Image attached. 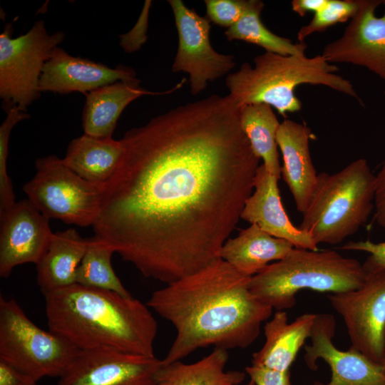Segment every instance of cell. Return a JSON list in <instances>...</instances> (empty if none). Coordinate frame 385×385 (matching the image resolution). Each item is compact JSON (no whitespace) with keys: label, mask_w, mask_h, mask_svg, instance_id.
<instances>
[{"label":"cell","mask_w":385,"mask_h":385,"mask_svg":"<svg viewBox=\"0 0 385 385\" xmlns=\"http://www.w3.org/2000/svg\"><path fill=\"white\" fill-rule=\"evenodd\" d=\"M381 365L382 367L383 373L385 375V329H384V337H383V356H382Z\"/></svg>","instance_id":"37"},{"label":"cell","mask_w":385,"mask_h":385,"mask_svg":"<svg viewBox=\"0 0 385 385\" xmlns=\"http://www.w3.org/2000/svg\"><path fill=\"white\" fill-rule=\"evenodd\" d=\"M38 381L0 359V385H37Z\"/></svg>","instance_id":"35"},{"label":"cell","mask_w":385,"mask_h":385,"mask_svg":"<svg viewBox=\"0 0 385 385\" xmlns=\"http://www.w3.org/2000/svg\"><path fill=\"white\" fill-rule=\"evenodd\" d=\"M336 321L328 313L317 314L310 334L311 344L304 346V361L312 370L323 359L330 367L332 377L326 385H385L381 365L349 348L337 349L333 343ZM309 385H324L315 382Z\"/></svg>","instance_id":"14"},{"label":"cell","mask_w":385,"mask_h":385,"mask_svg":"<svg viewBox=\"0 0 385 385\" xmlns=\"http://www.w3.org/2000/svg\"><path fill=\"white\" fill-rule=\"evenodd\" d=\"M44 296L49 330L79 349L155 356L157 322L146 303L132 295L75 283Z\"/></svg>","instance_id":"3"},{"label":"cell","mask_w":385,"mask_h":385,"mask_svg":"<svg viewBox=\"0 0 385 385\" xmlns=\"http://www.w3.org/2000/svg\"><path fill=\"white\" fill-rule=\"evenodd\" d=\"M12 31L7 24L0 34V97L4 104L16 105L26 112L40 97L43 66L65 34H48L43 20L24 35L11 38Z\"/></svg>","instance_id":"9"},{"label":"cell","mask_w":385,"mask_h":385,"mask_svg":"<svg viewBox=\"0 0 385 385\" xmlns=\"http://www.w3.org/2000/svg\"><path fill=\"white\" fill-rule=\"evenodd\" d=\"M0 276L6 278L19 265H37L53 232L49 220L28 200L16 202L0 215Z\"/></svg>","instance_id":"15"},{"label":"cell","mask_w":385,"mask_h":385,"mask_svg":"<svg viewBox=\"0 0 385 385\" xmlns=\"http://www.w3.org/2000/svg\"><path fill=\"white\" fill-rule=\"evenodd\" d=\"M150 1H146L141 15L133 29L125 34L120 36V45L127 53L138 50L147 39L146 30Z\"/></svg>","instance_id":"32"},{"label":"cell","mask_w":385,"mask_h":385,"mask_svg":"<svg viewBox=\"0 0 385 385\" xmlns=\"http://www.w3.org/2000/svg\"><path fill=\"white\" fill-rule=\"evenodd\" d=\"M317 314L306 313L288 322L284 311H277L264 326L262 347L252 354V364L287 372L310 334Z\"/></svg>","instance_id":"20"},{"label":"cell","mask_w":385,"mask_h":385,"mask_svg":"<svg viewBox=\"0 0 385 385\" xmlns=\"http://www.w3.org/2000/svg\"><path fill=\"white\" fill-rule=\"evenodd\" d=\"M178 34V48L172 66L173 72H186L190 76L191 93L197 95L213 81L235 66L234 56L217 52L210 41V24L181 0H170Z\"/></svg>","instance_id":"11"},{"label":"cell","mask_w":385,"mask_h":385,"mask_svg":"<svg viewBox=\"0 0 385 385\" xmlns=\"http://www.w3.org/2000/svg\"><path fill=\"white\" fill-rule=\"evenodd\" d=\"M341 248L345 250L363 251L369 253L368 257L362 264L366 274L385 270V241L381 242L369 240L349 241Z\"/></svg>","instance_id":"31"},{"label":"cell","mask_w":385,"mask_h":385,"mask_svg":"<svg viewBox=\"0 0 385 385\" xmlns=\"http://www.w3.org/2000/svg\"><path fill=\"white\" fill-rule=\"evenodd\" d=\"M278 180L263 164L259 166L254 179L255 191L245 202L241 219L291 242L294 247L318 250L312 236L294 226L288 217L281 201Z\"/></svg>","instance_id":"17"},{"label":"cell","mask_w":385,"mask_h":385,"mask_svg":"<svg viewBox=\"0 0 385 385\" xmlns=\"http://www.w3.org/2000/svg\"><path fill=\"white\" fill-rule=\"evenodd\" d=\"M384 94L385 95V91H384Z\"/></svg>","instance_id":"40"},{"label":"cell","mask_w":385,"mask_h":385,"mask_svg":"<svg viewBox=\"0 0 385 385\" xmlns=\"http://www.w3.org/2000/svg\"><path fill=\"white\" fill-rule=\"evenodd\" d=\"M134 79L136 73L130 67L118 66L112 68L88 58L73 56L57 46L43 66L39 90L41 93L80 92L86 95L118 81Z\"/></svg>","instance_id":"16"},{"label":"cell","mask_w":385,"mask_h":385,"mask_svg":"<svg viewBox=\"0 0 385 385\" xmlns=\"http://www.w3.org/2000/svg\"><path fill=\"white\" fill-rule=\"evenodd\" d=\"M205 3L208 19L228 29L246 13L252 0H205Z\"/></svg>","instance_id":"30"},{"label":"cell","mask_w":385,"mask_h":385,"mask_svg":"<svg viewBox=\"0 0 385 385\" xmlns=\"http://www.w3.org/2000/svg\"><path fill=\"white\" fill-rule=\"evenodd\" d=\"M294 247L291 242L274 237L252 224L224 243L220 257L240 273L252 277L270 262L284 258Z\"/></svg>","instance_id":"21"},{"label":"cell","mask_w":385,"mask_h":385,"mask_svg":"<svg viewBox=\"0 0 385 385\" xmlns=\"http://www.w3.org/2000/svg\"><path fill=\"white\" fill-rule=\"evenodd\" d=\"M358 8V0H328L321 9L314 13L312 20L299 29L297 34L299 42H304L314 33L323 32L337 24L349 21Z\"/></svg>","instance_id":"29"},{"label":"cell","mask_w":385,"mask_h":385,"mask_svg":"<svg viewBox=\"0 0 385 385\" xmlns=\"http://www.w3.org/2000/svg\"><path fill=\"white\" fill-rule=\"evenodd\" d=\"M342 317L351 346L381 364L385 329V270L367 274L359 288L328 296Z\"/></svg>","instance_id":"10"},{"label":"cell","mask_w":385,"mask_h":385,"mask_svg":"<svg viewBox=\"0 0 385 385\" xmlns=\"http://www.w3.org/2000/svg\"><path fill=\"white\" fill-rule=\"evenodd\" d=\"M374 185L375 175L364 158L336 173H320L298 227L317 245L342 242L367 221L374 207Z\"/></svg>","instance_id":"6"},{"label":"cell","mask_w":385,"mask_h":385,"mask_svg":"<svg viewBox=\"0 0 385 385\" xmlns=\"http://www.w3.org/2000/svg\"><path fill=\"white\" fill-rule=\"evenodd\" d=\"M240 109L213 94L128 130L94 237L167 284L220 259L260 166Z\"/></svg>","instance_id":"1"},{"label":"cell","mask_w":385,"mask_h":385,"mask_svg":"<svg viewBox=\"0 0 385 385\" xmlns=\"http://www.w3.org/2000/svg\"><path fill=\"white\" fill-rule=\"evenodd\" d=\"M81 349L36 325L14 299L0 297V359L36 381L60 378Z\"/></svg>","instance_id":"7"},{"label":"cell","mask_w":385,"mask_h":385,"mask_svg":"<svg viewBox=\"0 0 385 385\" xmlns=\"http://www.w3.org/2000/svg\"><path fill=\"white\" fill-rule=\"evenodd\" d=\"M228 359L227 349L215 348L195 363L176 361L162 365L155 385H239L245 380L246 373L225 371Z\"/></svg>","instance_id":"24"},{"label":"cell","mask_w":385,"mask_h":385,"mask_svg":"<svg viewBox=\"0 0 385 385\" xmlns=\"http://www.w3.org/2000/svg\"><path fill=\"white\" fill-rule=\"evenodd\" d=\"M87 242L73 228L53 233L46 252L36 265L37 284L44 295L76 283Z\"/></svg>","instance_id":"22"},{"label":"cell","mask_w":385,"mask_h":385,"mask_svg":"<svg viewBox=\"0 0 385 385\" xmlns=\"http://www.w3.org/2000/svg\"><path fill=\"white\" fill-rule=\"evenodd\" d=\"M227 75L229 95L240 106L264 103L284 118L302 109L295 89L302 84L323 86L361 102L351 82L336 73L339 68L322 54L314 57L265 52Z\"/></svg>","instance_id":"4"},{"label":"cell","mask_w":385,"mask_h":385,"mask_svg":"<svg viewBox=\"0 0 385 385\" xmlns=\"http://www.w3.org/2000/svg\"><path fill=\"white\" fill-rule=\"evenodd\" d=\"M240 124L255 154L262 159L266 170L279 179L277 133L280 123L272 107L264 103L241 107Z\"/></svg>","instance_id":"25"},{"label":"cell","mask_w":385,"mask_h":385,"mask_svg":"<svg viewBox=\"0 0 385 385\" xmlns=\"http://www.w3.org/2000/svg\"><path fill=\"white\" fill-rule=\"evenodd\" d=\"M162 359L112 349L81 350L57 385H155Z\"/></svg>","instance_id":"12"},{"label":"cell","mask_w":385,"mask_h":385,"mask_svg":"<svg viewBox=\"0 0 385 385\" xmlns=\"http://www.w3.org/2000/svg\"><path fill=\"white\" fill-rule=\"evenodd\" d=\"M6 117L0 126V215L4 213L15 203V194L7 173L9 143L13 128L19 123L30 118L16 105L3 104Z\"/></svg>","instance_id":"28"},{"label":"cell","mask_w":385,"mask_h":385,"mask_svg":"<svg viewBox=\"0 0 385 385\" xmlns=\"http://www.w3.org/2000/svg\"><path fill=\"white\" fill-rule=\"evenodd\" d=\"M245 373L256 385H292L290 371L281 372L252 364L245 368Z\"/></svg>","instance_id":"33"},{"label":"cell","mask_w":385,"mask_h":385,"mask_svg":"<svg viewBox=\"0 0 385 385\" xmlns=\"http://www.w3.org/2000/svg\"><path fill=\"white\" fill-rule=\"evenodd\" d=\"M328 0H293L292 9L300 16H304L308 12L316 13L321 9Z\"/></svg>","instance_id":"36"},{"label":"cell","mask_w":385,"mask_h":385,"mask_svg":"<svg viewBox=\"0 0 385 385\" xmlns=\"http://www.w3.org/2000/svg\"><path fill=\"white\" fill-rule=\"evenodd\" d=\"M250 279L220 258L153 292L146 304L176 330L163 365L209 346L228 350L252 344L273 309L252 294Z\"/></svg>","instance_id":"2"},{"label":"cell","mask_w":385,"mask_h":385,"mask_svg":"<svg viewBox=\"0 0 385 385\" xmlns=\"http://www.w3.org/2000/svg\"><path fill=\"white\" fill-rule=\"evenodd\" d=\"M366 276L359 261L334 250L294 247L284 258L251 277L250 289L262 303L283 311L295 305L301 290L349 292L361 287Z\"/></svg>","instance_id":"5"},{"label":"cell","mask_w":385,"mask_h":385,"mask_svg":"<svg viewBox=\"0 0 385 385\" xmlns=\"http://www.w3.org/2000/svg\"><path fill=\"white\" fill-rule=\"evenodd\" d=\"M374 203L375 220L379 226L385 229V160L375 175Z\"/></svg>","instance_id":"34"},{"label":"cell","mask_w":385,"mask_h":385,"mask_svg":"<svg viewBox=\"0 0 385 385\" xmlns=\"http://www.w3.org/2000/svg\"><path fill=\"white\" fill-rule=\"evenodd\" d=\"M382 4L384 5V6H385V0L382 1Z\"/></svg>","instance_id":"39"},{"label":"cell","mask_w":385,"mask_h":385,"mask_svg":"<svg viewBox=\"0 0 385 385\" xmlns=\"http://www.w3.org/2000/svg\"><path fill=\"white\" fill-rule=\"evenodd\" d=\"M123 153L121 140L100 138L83 133L70 142L62 160L81 178L103 185L114 173Z\"/></svg>","instance_id":"23"},{"label":"cell","mask_w":385,"mask_h":385,"mask_svg":"<svg viewBox=\"0 0 385 385\" xmlns=\"http://www.w3.org/2000/svg\"><path fill=\"white\" fill-rule=\"evenodd\" d=\"M264 3L252 0L250 9L225 34L227 40H241L257 45L271 52L282 56H304L307 48L304 42L294 43L292 40L274 34L262 23L260 15Z\"/></svg>","instance_id":"26"},{"label":"cell","mask_w":385,"mask_h":385,"mask_svg":"<svg viewBox=\"0 0 385 385\" xmlns=\"http://www.w3.org/2000/svg\"><path fill=\"white\" fill-rule=\"evenodd\" d=\"M359 8L342 35L327 43L322 56L330 63L361 66L385 81V11L376 15L381 0H358Z\"/></svg>","instance_id":"13"},{"label":"cell","mask_w":385,"mask_h":385,"mask_svg":"<svg viewBox=\"0 0 385 385\" xmlns=\"http://www.w3.org/2000/svg\"><path fill=\"white\" fill-rule=\"evenodd\" d=\"M114 250L93 237L88 239L83 259L77 269L76 283L131 296L116 275L111 263Z\"/></svg>","instance_id":"27"},{"label":"cell","mask_w":385,"mask_h":385,"mask_svg":"<svg viewBox=\"0 0 385 385\" xmlns=\"http://www.w3.org/2000/svg\"><path fill=\"white\" fill-rule=\"evenodd\" d=\"M244 385H256L253 381L252 380H250L247 383H246Z\"/></svg>","instance_id":"38"},{"label":"cell","mask_w":385,"mask_h":385,"mask_svg":"<svg viewBox=\"0 0 385 385\" xmlns=\"http://www.w3.org/2000/svg\"><path fill=\"white\" fill-rule=\"evenodd\" d=\"M314 135L306 125L289 119L280 123L277 143L283 159L281 174L290 190L297 210L303 213L309 206L318 183L309 151Z\"/></svg>","instance_id":"18"},{"label":"cell","mask_w":385,"mask_h":385,"mask_svg":"<svg viewBox=\"0 0 385 385\" xmlns=\"http://www.w3.org/2000/svg\"><path fill=\"white\" fill-rule=\"evenodd\" d=\"M185 81L165 92L145 90L136 78L118 81L86 93L82 112L84 133L100 138H112L120 114L130 103L143 96L170 93L181 88Z\"/></svg>","instance_id":"19"},{"label":"cell","mask_w":385,"mask_h":385,"mask_svg":"<svg viewBox=\"0 0 385 385\" xmlns=\"http://www.w3.org/2000/svg\"><path fill=\"white\" fill-rule=\"evenodd\" d=\"M35 165L34 177L23 187L31 205L48 220L93 226L100 212L103 185L81 178L54 155L38 158Z\"/></svg>","instance_id":"8"}]
</instances>
